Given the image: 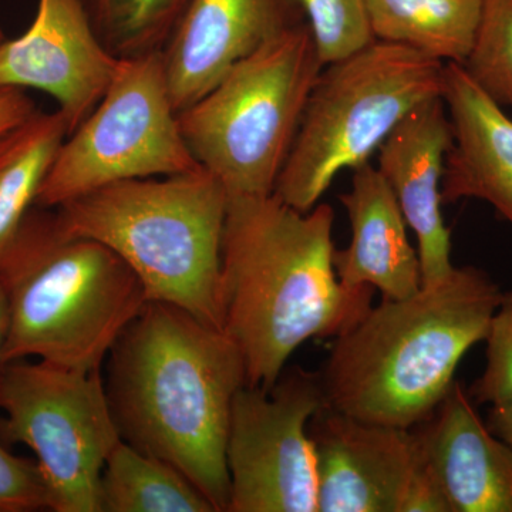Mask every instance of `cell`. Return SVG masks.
<instances>
[{
    "label": "cell",
    "mask_w": 512,
    "mask_h": 512,
    "mask_svg": "<svg viewBox=\"0 0 512 512\" xmlns=\"http://www.w3.org/2000/svg\"><path fill=\"white\" fill-rule=\"evenodd\" d=\"M453 141L444 163L443 204L481 200L512 225V119L461 64H444L443 92Z\"/></svg>",
    "instance_id": "cell-16"
},
{
    "label": "cell",
    "mask_w": 512,
    "mask_h": 512,
    "mask_svg": "<svg viewBox=\"0 0 512 512\" xmlns=\"http://www.w3.org/2000/svg\"><path fill=\"white\" fill-rule=\"evenodd\" d=\"M318 512H450L413 429L323 406L309 421Z\"/></svg>",
    "instance_id": "cell-11"
},
{
    "label": "cell",
    "mask_w": 512,
    "mask_h": 512,
    "mask_svg": "<svg viewBox=\"0 0 512 512\" xmlns=\"http://www.w3.org/2000/svg\"><path fill=\"white\" fill-rule=\"evenodd\" d=\"M104 384L121 440L173 464L227 512L229 420L247 384L237 343L178 306L147 302L107 356Z\"/></svg>",
    "instance_id": "cell-2"
},
{
    "label": "cell",
    "mask_w": 512,
    "mask_h": 512,
    "mask_svg": "<svg viewBox=\"0 0 512 512\" xmlns=\"http://www.w3.org/2000/svg\"><path fill=\"white\" fill-rule=\"evenodd\" d=\"M228 194L201 165L168 177L120 181L53 208L60 228L94 239L164 302L222 329L221 247Z\"/></svg>",
    "instance_id": "cell-5"
},
{
    "label": "cell",
    "mask_w": 512,
    "mask_h": 512,
    "mask_svg": "<svg viewBox=\"0 0 512 512\" xmlns=\"http://www.w3.org/2000/svg\"><path fill=\"white\" fill-rule=\"evenodd\" d=\"M461 66L495 103L512 109V0H481L476 39Z\"/></svg>",
    "instance_id": "cell-22"
},
{
    "label": "cell",
    "mask_w": 512,
    "mask_h": 512,
    "mask_svg": "<svg viewBox=\"0 0 512 512\" xmlns=\"http://www.w3.org/2000/svg\"><path fill=\"white\" fill-rule=\"evenodd\" d=\"M119 64L82 0H39L29 29L0 43V87L49 94L72 134L103 99Z\"/></svg>",
    "instance_id": "cell-12"
},
{
    "label": "cell",
    "mask_w": 512,
    "mask_h": 512,
    "mask_svg": "<svg viewBox=\"0 0 512 512\" xmlns=\"http://www.w3.org/2000/svg\"><path fill=\"white\" fill-rule=\"evenodd\" d=\"M325 404L319 372L299 366L271 389L239 390L229 420L227 512H318L309 421Z\"/></svg>",
    "instance_id": "cell-10"
},
{
    "label": "cell",
    "mask_w": 512,
    "mask_h": 512,
    "mask_svg": "<svg viewBox=\"0 0 512 512\" xmlns=\"http://www.w3.org/2000/svg\"><path fill=\"white\" fill-rule=\"evenodd\" d=\"M503 295L487 272L456 266L409 298L372 305L333 340L319 372L326 406L370 423L419 426L485 339Z\"/></svg>",
    "instance_id": "cell-3"
},
{
    "label": "cell",
    "mask_w": 512,
    "mask_h": 512,
    "mask_svg": "<svg viewBox=\"0 0 512 512\" xmlns=\"http://www.w3.org/2000/svg\"><path fill=\"white\" fill-rule=\"evenodd\" d=\"M101 512H217L178 468L121 440L100 481Z\"/></svg>",
    "instance_id": "cell-20"
},
{
    "label": "cell",
    "mask_w": 512,
    "mask_h": 512,
    "mask_svg": "<svg viewBox=\"0 0 512 512\" xmlns=\"http://www.w3.org/2000/svg\"><path fill=\"white\" fill-rule=\"evenodd\" d=\"M373 39L441 63L464 64L480 23L481 0H365Z\"/></svg>",
    "instance_id": "cell-18"
},
{
    "label": "cell",
    "mask_w": 512,
    "mask_h": 512,
    "mask_svg": "<svg viewBox=\"0 0 512 512\" xmlns=\"http://www.w3.org/2000/svg\"><path fill=\"white\" fill-rule=\"evenodd\" d=\"M444 63L409 47L373 40L323 66L274 194L311 211L342 171L370 163L420 104L443 92Z\"/></svg>",
    "instance_id": "cell-7"
},
{
    "label": "cell",
    "mask_w": 512,
    "mask_h": 512,
    "mask_svg": "<svg viewBox=\"0 0 512 512\" xmlns=\"http://www.w3.org/2000/svg\"><path fill=\"white\" fill-rule=\"evenodd\" d=\"M322 63L345 59L372 43L365 0H296Z\"/></svg>",
    "instance_id": "cell-23"
},
{
    "label": "cell",
    "mask_w": 512,
    "mask_h": 512,
    "mask_svg": "<svg viewBox=\"0 0 512 512\" xmlns=\"http://www.w3.org/2000/svg\"><path fill=\"white\" fill-rule=\"evenodd\" d=\"M0 440L35 453L50 511L101 512V474L121 441L101 370L83 372L37 359L6 363Z\"/></svg>",
    "instance_id": "cell-8"
},
{
    "label": "cell",
    "mask_w": 512,
    "mask_h": 512,
    "mask_svg": "<svg viewBox=\"0 0 512 512\" xmlns=\"http://www.w3.org/2000/svg\"><path fill=\"white\" fill-rule=\"evenodd\" d=\"M333 224L325 202L301 212L275 194L228 197L222 330L244 356L248 386L271 389L303 343L338 338L372 308L375 289L336 275Z\"/></svg>",
    "instance_id": "cell-1"
},
{
    "label": "cell",
    "mask_w": 512,
    "mask_h": 512,
    "mask_svg": "<svg viewBox=\"0 0 512 512\" xmlns=\"http://www.w3.org/2000/svg\"><path fill=\"white\" fill-rule=\"evenodd\" d=\"M487 426L512 448V396L491 406Z\"/></svg>",
    "instance_id": "cell-27"
},
{
    "label": "cell",
    "mask_w": 512,
    "mask_h": 512,
    "mask_svg": "<svg viewBox=\"0 0 512 512\" xmlns=\"http://www.w3.org/2000/svg\"><path fill=\"white\" fill-rule=\"evenodd\" d=\"M6 39L5 32H3L2 25H0V43Z\"/></svg>",
    "instance_id": "cell-29"
},
{
    "label": "cell",
    "mask_w": 512,
    "mask_h": 512,
    "mask_svg": "<svg viewBox=\"0 0 512 512\" xmlns=\"http://www.w3.org/2000/svg\"><path fill=\"white\" fill-rule=\"evenodd\" d=\"M451 141L446 104L434 97L404 117L377 151V170L417 238L421 286L443 281L456 268L451 262V231L441 214V181Z\"/></svg>",
    "instance_id": "cell-14"
},
{
    "label": "cell",
    "mask_w": 512,
    "mask_h": 512,
    "mask_svg": "<svg viewBox=\"0 0 512 512\" xmlns=\"http://www.w3.org/2000/svg\"><path fill=\"white\" fill-rule=\"evenodd\" d=\"M36 110L35 101L25 90L0 87V136L19 126Z\"/></svg>",
    "instance_id": "cell-26"
},
{
    "label": "cell",
    "mask_w": 512,
    "mask_h": 512,
    "mask_svg": "<svg viewBox=\"0 0 512 512\" xmlns=\"http://www.w3.org/2000/svg\"><path fill=\"white\" fill-rule=\"evenodd\" d=\"M69 134L59 110H36L0 136V259L35 207L40 187Z\"/></svg>",
    "instance_id": "cell-19"
},
{
    "label": "cell",
    "mask_w": 512,
    "mask_h": 512,
    "mask_svg": "<svg viewBox=\"0 0 512 512\" xmlns=\"http://www.w3.org/2000/svg\"><path fill=\"white\" fill-rule=\"evenodd\" d=\"M301 22L296 0H191L161 49L175 111L197 103L235 64Z\"/></svg>",
    "instance_id": "cell-13"
},
{
    "label": "cell",
    "mask_w": 512,
    "mask_h": 512,
    "mask_svg": "<svg viewBox=\"0 0 512 512\" xmlns=\"http://www.w3.org/2000/svg\"><path fill=\"white\" fill-rule=\"evenodd\" d=\"M484 340L487 365L470 396L476 403L493 406L512 396V292L504 293Z\"/></svg>",
    "instance_id": "cell-24"
},
{
    "label": "cell",
    "mask_w": 512,
    "mask_h": 512,
    "mask_svg": "<svg viewBox=\"0 0 512 512\" xmlns=\"http://www.w3.org/2000/svg\"><path fill=\"white\" fill-rule=\"evenodd\" d=\"M49 510V494L35 460L19 457L0 440V512Z\"/></svg>",
    "instance_id": "cell-25"
},
{
    "label": "cell",
    "mask_w": 512,
    "mask_h": 512,
    "mask_svg": "<svg viewBox=\"0 0 512 512\" xmlns=\"http://www.w3.org/2000/svg\"><path fill=\"white\" fill-rule=\"evenodd\" d=\"M323 66L311 29L301 22L235 64L178 113L191 156L228 197L274 194Z\"/></svg>",
    "instance_id": "cell-6"
},
{
    "label": "cell",
    "mask_w": 512,
    "mask_h": 512,
    "mask_svg": "<svg viewBox=\"0 0 512 512\" xmlns=\"http://www.w3.org/2000/svg\"><path fill=\"white\" fill-rule=\"evenodd\" d=\"M9 335V315L8 305H6L5 292L0 285V377H2L3 369L6 366L5 348Z\"/></svg>",
    "instance_id": "cell-28"
},
{
    "label": "cell",
    "mask_w": 512,
    "mask_h": 512,
    "mask_svg": "<svg viewBox=\"0 0 512 512\" xmlns=\"http://www.w3.org/2000/svg\"><path fill=\"white\" fill-rule=\"evenodd\" d=\"M165 82L161 52L120 60L96 109L64 140L36 207H60L106 185L195 170Z\"/></svg>",
    "instance_id": "cell-9"
},
{
    "label": "cell",
    "mask_w": 512,
    "mask_h": 512,
    "mask_svg": "<svg viewBox=\"0 0 512 512\" xmlns=\"http://www.w3.org/2000/svg\"><path fill=\"white\" fill-rule=\"evenodd\" d=\"M9 315L6 363L37 359L101 370L147 301L116 252L60 228L55 211L33 207L0 259Z\"/></svg>",
    "instance_id": "cell-4"
},
{
    "label": "cell",
    "mask_w": 512,
    "mask_h": 512,
    "mask_svg": "<svg viewBox=\"0 0 512 512\" xmlns=\"http://www.w3.org/2000/svg\"><path fill=\"white\" fill-rule=\"evenodd\" d=\"M339 200L350 224L348 247L333 254L339 281L348 288L369 286L386 301L419 292V254L407 237L399 202L376 165L355 168L352 187Z\"/></svg>",
    "instance_id": "cell-17"
},
{
    "label": "cell",
    "mask_w": 512,
    "mask_h": 512,
    "mask_svg": "<svg viewBox=\"0 0 512 512\" xmlns=\"http://www.w3.org/2000/svg\"><path fill=\"white\" fill-rule=\"evenodd\" d=\"M94 32L117 59L161 52L191 0H82Z\"/></svg>",
    "instance_id": "cell-21"
},
{
    "label": "cell",
    "mask_w": 512,
    "mask_h": 512,
    "mask_svg": "<svg viewBox=\"0 0 512 512\" xmlns=\"http://www.w3.org/2000/svg\"><path fill=\"white\" fill-rule=\"evenodd\" d=\"M413 430L450 512H512V448L481 420L463 384L456 380Z\"/></svg>",
    "instance_id": "cell-15"
}]
</instances>
